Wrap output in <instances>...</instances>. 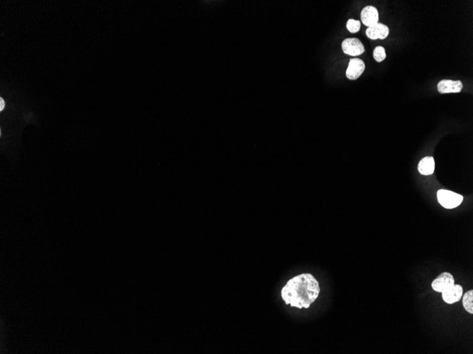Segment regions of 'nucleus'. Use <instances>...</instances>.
Segmentation results:
<instances>
[{"mask_svg": "<svg viewBox=\"0 0 473 354\" xmlns=\"http://www.w3.org/2000/svg\"><path fill=\"white\" fill-rule=\"evenodd\" d=\"M320 288L316 279L311 274H302L287 282L281 290L282 299L285 304L299 308H308L319 296Z\"/></svg>", "mask_w": 473, "mask_h": 354, "instance_id": "1", "label": "nucleus"}, {"mask_svg": "<svg viewBox=\"0 0 473 354\" xmlns=\"http://www.w3.org/2000/svg\"><path fill=\"white\" fill-rule=\"evenodd\" d=\"M437 199L442 207L446 209H454L462 203L463 197L452 191L439 190L437 192Z\"/></svg>", "mask_w": 473, "mask_h": 354, "instance_id": "2", "label": "nucleus"}, {"mask_svg": "<svg viewBox=\"0 0 473 354\" xmlns=\"http://www.w3.org/2000/svg\"><path fill=\"white\" fill-rule=\"evenodd\" d=\"M342 50L344 53L351 56H358L364 53L363 43L358 38H347L342 42Z\"/></svg>", "mask_w": 473, "mask_h": 354, "instance_id": "3", "label": "nucleus"}, {"mask_svg": "<svg viewBox=\"0 0 473 354\" xmlns=\"http://www.w3.org/2000/svg\"><path fill=\"white\" fill-rule=\"evenodd\" d=\"M455 284V280L453 275L448 272H443L435 278L432 282V286L434 291L441 293L442 291L450 288Z\"/></svg>", "mask_w": 473, "mask_h": 354, "instance_id": "4", "label": "nucleus"}, {"mask_svg": "<svg viewBox=\"0 0 473 354\" xmlns=\"http://www.w3.org/2000/svg\"><path fill=\"white\" fill-rule=\"evenodd\" d=\"M366 65L359 58L351 59L346 76L350 80H355L360 77L364 71Z\"/></svg>", "mask_w": 473, "mask_h": 354, "instance_id": "5", "label": "nucleus"}, {"mask_svg": "<svg viewBox=\"0 0 473 354\" xmlns=\"http://www.w3.org/2000/svg\"><path fill=\"white\" fill-rule=\"evenodd\" d=\"M442 298L445 303L453 304L457 303L462 298L463 294V287L461 285L454 284L450 288L441 292Z\"/></svg>", "mask_w": 473, "mask_h": 354, "instance_id": "6", "label": "nucleus"}, {"mask_svg": "<svg viewBox=\"0 0 473 354\" xmlns=\"http://www.w3.org/2000/svg\"><path fill=\"white\" fill-rule=\"evenodd\" d=\"M361 21L365 26L370 27L378 24L379 14L378 9L373 6H367L363 8L360 14Z\"/></svg>", "mask_w": 473, "mask_h": 354, "instance_id": "7", "label": "nucleus"}, {"mask_svg": "<svg viewBox=\"0 0 473 354\" xmlns=\"http://www.w3.org/2000/svg\"><path fill=\"white\" fill-rule=\"evenodd\" d=\"M463 87V83L458 80L453 81V80L443 79L439 81L437 85L438 92L443 94L461 92Z\"/></svg>", "mask_w": 473, "mask_h": 354, "instance_id": "8", "label": "nucleus"}, {"mask_svg": "<svg viewBox=\"0 0 473 354\" xmlns=\"http://www.w3.org/2000/svg\"><path fill=\"white\" fill-rule=\"evenodd\" d=\"M389 32V28L387 26L378 23L367 29L366 35L372 40H377V39L383 40L388 37Z\"/></svg>", "mask_w": 473, "mask_h": 354, "instance_id": "9", "label": "nucleus"}, {"mask_svg": "<svg viewBox=\"0 0 473 354\" xmlns=\"http://www.w3.org/2000/svg\"><path fill=\"white\" fill-rule=\"evenodd\" d=\"M435 161L432 156H427L421 160L418 166V170L421 174L424 176H430L434 172Z\"/></svg>", "mask_w": 473, "mask_h": 354, "instance_id": "10", "label": "nucleus"}, {"mask_svg": "<svg viewBox=\"0 0 473 354\" xmlns=\"http://www.w3.org/2000/svg\"><path fill=\"white\" fill-rule=\"evenodd\" d=\"M463 305L468 313L473 314V291H468L465 293L463 298Z\"/></svg>", "mask_w": 473, "mask_h": 354, "instance_id": "11", "label": "nucleus"}, {"mask_svg": "<svg viewBox=\"0 0 473 354\" xmlns=\"http://www.w3.org/2000/svg\"><path fill=\"white\" fill-rule=\"evenodd\" d=\"M373 58L378 63H381L386 58V50L383 47L378 46L373 51Z\"/></svg>", "mask_w": 473, "mask_h": 354, "instance_id": "12", "label": "nucleus"}, {"mask_svg": "<svg viewBox=\"0 0 473 354\" xmlns=\"http://www.w3.org/2000/svg\"><path fill=\"white\" fill-rule=\"evenodd\" d=\"M347 28L349 32L355 34L359 32L360 29V22L359 21H355V19H350L347 23Z\"/></svg>", "mask_w": 473, "mask_h": 354, "instance_id": "13", "label": "nucleus"}, {"mask_svg": "<svg viewBox=\"0 0 473 354\" xmlns=\"http://www.w3.org/2000/svg\"><path fill=\"white\" fill-rule=\"evenodd\" d=\"M4 106H5V103L4 101L3 100V99H0V110H2L4 109Z\"/></svg>", "mask_w": 473, "mask_h": 354, "instance_id": "14", "label": "nucleus"}]
</instances>
